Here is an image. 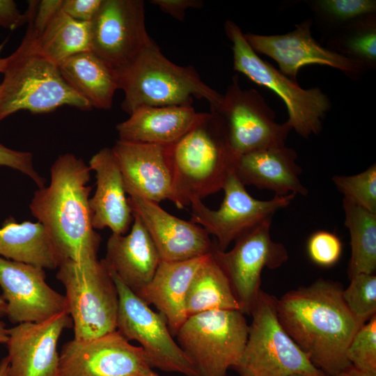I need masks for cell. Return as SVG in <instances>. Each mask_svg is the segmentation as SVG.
Masks as SVG:
<instances>
[{
    "mask_svg": "<svg viewBox=\"0 0 376 376\" xmlns=\"http://www.w3.org/2000/svg\"><path fill=\"white\" fill-rule=\"evenodd\" d=\"M150 2L180 21L184 20L187 9L199 8L203 5V2L198 0H152Z\"/></svg>",
    "mask_w": 376,
    "mask_h": 376,
    "instance_id": "cell-40",
    "label": "cell"
},
{
    "mask_svg": "<svg viewBox=\"0 0 376 376\" xmlns=\"http://www.w3.org/2000/svg\"><path fill=\"white\" fill-rule=\"evenodd\" d=\"M313 4L326 18L341 23H349L376 10L375 0H319Z\"/></svg>",
    "mask_w": 376,
    "mask_h": 376,
    "instance_id": "cell-35",
    "label": "cell"
},
{
    "mask_svg": "<svg viewBox=\"0 0 376 376\" xmlns=\"http://www.w3.org/2000/svg\"><path fill=\"white\" fill-rule=\"evenodd\" d=\"M343 208L345 225L350 236L349 279L358 274H374L376 270V214L344 197Z\"/></svg>",
    "mask_w": 376,
    "mask_h": 376,
    "instance_id": "cell-30",
    "label": "cell"
},
{
    "mask_svg": "<svg viewBox=\"0 0 376 376\" xmlns=\"http://www.w3.org/2000/svg\"><path fill=\"white\" fill-rule=\"evenodd\" d=\"M222 189L224 198L218 210H210L200 199L190 202V221L214 235L215 246L221 251H226L232 242L272 219L277 210L288 206L297 196L275 195L268 201L258 200L247 192L235 172L228 176Z\"/></svg>",
    "mask_w": 376,
    "mask_h": 376,
    "instance_id": "cell-13",
    "label": "cell"
},
{
    "mask_svg": "<svg viewBox=\"0 0 376 376\" xmlns=\"http://www.w3.org/2000/svg\"><path fill=\"white\" fill-rule=\"evenodd\" d=\"M311 19H306L285 34L244 36L255 52L273 58L280 71L294 81L299 69L308 65L329 66L350 77L361 75L367 69L362 62L320 45L311 35Z\"/></svg>",
    "mask_w": 376,
    "mask_h": 376,
    "instance_id": "cell-16",
    "label": "cell"
},
{
    "mask_svg": "<svg viewBox=\"0 0 376 376\" xmlns=\"http://www.w3.org/2000/svg\"><path fill=\"white\" fill-rule=\"evenodd\" d=\"M72 326L69 314L62 312L8 329L6 345L12 376H58L57 344L63 331Z\"/></svg>",
    "mask_w": 376,
    "mask_h": 376,
    "instance_id": "cell-19",
    "label": "cell"
},
{
    "mask_svg": "<svg viewBox=\"0 0 376 376\" xmlns=\"http://www.w3.org/2000/svg\"><path fill=\"white\" fill-rule=\"evenodd\" d=\"M271 224L269 219L247 232L228 251L214 244L212 254L226 274L244 314H251L258 301L263 269H276L288 259L285 246L272 240Z\"/></svg>",
    "mask_w": 376,
    "mask_h": 376,
    "instance_id": "cell-12",
    "label": "cell"
},
{
    "mask_svg": "<svg viewBox=\"0 0 376 376\" xmlns=\"http://www.w3.org/2000/svg\"><path fill=\"white\" fill-rule=\"evenodd\" d=\"M276 298L261 290L251 311L246 343L237 366L241 376H327L280 323Z\"/></svg>",
    "mask_w": 376,
    "mask_h": 376,
    "instance_id": "cell-7",
    "label": "cell"
},
{
    "mask_svg": "<svg viewBox=\"0 0 376 376\" xmlns=\"http://www.w3.org/2000/svg\"><path fill=\"white\" fill-rule=\"evenodd\" d=\"M58 269L74 339L90 340L116 331L118 291L103 260H64Z\"/></svg>",
    "mask_w": 376,
    "mask_h": 376,
    "instance_id": "cell-6",
    "label": "cell"
},
{
    "mask_svg": "<svg viewBox=\"0 0 376 376\" xmlns=\"http://www.w3.org/2000/svg\"><path fill=\"white\" fill-rule=\"evenodd\" d=\"M102 0H63L61 10L71 18L90 22L97 12Z\"/></svg>",
    "mask_w": 376,
    "mask_h": 376,
    "instance_id": "cell-38",
    "label": "cell"
},
{
    "mask_svg": "<svg viewBox=\"0 0 376 376\" xmlns=\"http://www.w3.org/2000/svg\"><path fill=\"white\" fill-rule=\"evenodd\" d=\"M90 171L82 159L61 155L51 167L49 186L38 188L30 203L31 214L47 229L63 260L97 258L101 238L92 224Z\"/></svg>",
    "mask_w": 376,
    "mask_h": 376,
    "instance_id": "cell-2",
    "label": "cell"
},
{
    "mask_svg": "<svg viewBox=\"0 0 376 376\" xmlns=\"http://www.w3.org/2000/svg\"><path fill=\"white\" fill-rule=\"evenodd\" d=\"M133 214L127 235L111 233L103 260L120 281L134 293L152 279L161 259L157 248L140 218Z\"/></svg>",
    "mask_w": 376,
    "mask_h": 376,
    "instance_id": "cell-22",
    "label": "cell"
},
{
    "mask_svg": "<svg viewBox=\"0 0 376 376\" xmlns=\"http://www.w3.org/2000/svg\"><path fill=\"white\" fill-rule=\"evenodd\" d=\"M0 287L12 323L41 322L67 312L65 295L48 285L41 267L0 256Z\"/></svg>",
    "mask_w": 376,
    "mask_h": 376,
    "instance_id": "cell-17",
    "label": "cell"
},
{
    "mask_svg": "<svg viewBox=\"0 0 376 376\" xmlns=\"http://www.w3.org/2000/svg\"><path fill=\"white\" fill-rule=\"evenodd\" d=\"M33 35L34 49L58 66L74 55L90 51V22L77 21L61 10L38 38Z\"/></svg>",
    "mask_w": 376,
    "mask_h": 376,
    "instance_id": "cell-29",
    "label": "cell"
},
{
    "mask_svg": "<svg viewBox=\"0 0 376 376\" xmlns=\"http://www.w3.org/2000/svg\"><path fill=\"white\" fill-rule=\"evenodd\" d=\"M58 376H159L139 346L117 331L90 340L66 342L59 354Z\"/></svg>",
    "mask_w": 376,
    "mask_h": 376,
    "instance_id": "cell-15",
    "label": "cell"
},
{
    "mask_svg": "<svg viewBox=\"0 0 376 376\" xmlns=\"http://www.w3.org/2000/svg\"><path fill=\"white\" fill-rule=\"evenodd\" d=\"M6 317V303L0 295V318Z\"/></svg>",
    "mask_w": 376,
    "mask_h": 376,
    "instance_id": "cell-44",
    "label": "cell"
},
{
    "mask_svg": "<svg viewBox=\"0 0 376 376\" xmlns=\"http://www.w3.org/2000/svg\"><path fill=\"white\" fill-rule=\"evenodd\" d=\"M0 166L10 167L29 177L38 187H45V180L35 170L29 152L12 150L0 143Z\"/></svg>",
    "mask_w": 376,
    "mask_h": 376,
    "instance_id": "cell-37",
    "label": "cell"
},
{
    "mask_svg": "<svg viewBox=\"0 0 376 376\" xmlns=\"http://www.w3.org/2000/svg\"><path fill=\"white\" fill-rule=\"evenodd\" d=\"M128 202L132 213L147 229L161 261H183L212 252L214 244L203 227L179 219L158 203L137 195H129Z\"/></svg>",
    "mask_w": 376,
    "mask_h": 376,
    "instance_id": "cell-20",
    "label": "cell"
},
{
    "mask_svg": "<svg viewBox=\"0 0 376 376\" xmlns=\"http://www.w3.org/2000/svg\"><path fill=\"white\" fill-rule=\"evenodd\" d=\"M224 29L232 42L234 70L277 94L286 105L287 123L299 135L308 138L318 134L322 120L331 107L329 98L318 87L302 88L296 81L260 58L233 21L227 20Z\"/></svg>",
    "mask_w": 376,
    "mask_h": 376,
    "instance_id": "cell-8",
    "label": "cell"
},
{
    "mask_svg": "<svg viewBox=\"0 0 376 376\" xmlns=\"http://www.w3.org/2000/svg\"><path fill=\"white\" fill-rule=\"evenodd\" d=\"M292 376H303V375H292Z\"/></svg>",
    "mask_w": 376,
    "mask_h": 376,
    "instance_id": "cell-46",
    "label": "cell"
},
{
    "mask_svg": "<svg viewBox=\"0 0 376 376\" xmlns=\"http://www.w3.org/2000/svg\"><path fill=\"white\" fill-rule=\"evenodd\" d=\"M347 358L355 368L376 376V315L354 334L347 349Z\"/></svg>",
    "mask_w": 376,
    "mask_h": 376,
    "instance_id": "cell-34",
    "label": "cell"
},
{
    "mask_svg": "<svg viewBox=\"0 0 376 376\" xmlns=\"http://www.w3.org/2000/svg\"><path fill=\"white\" fill-rule=\"evenodd\" d=\"M332 181L344 198L376 214V165L352 175H334Z\"/></svg>",
    "mask_w": 376,
    "mask_h": 376,
    "instance_id": "cell-33",
    "label": "cell"
},
{
    "mask_svg": "<svg viewBox=\"0 0 376 376\" xmlns=\"http://www.w3.org/2000/svg\"><path fill=\"white\" fill-rule=\"evenodd\" d=\"M126 193L155 203H178L174 187L171 145L118 140L111 148Z\"/></svg>",
    "mask_w": 376,
    "mask_h": 376,
    "instance_id": "cell-18",
    "label": "cell"
},
{
    "mask_svg": "<svg viewBox=\"0 0 376 376\" xmlns=\"http://www.w3.org/2000/svg\"><path fill=\"white\" fill-rule=\"evenodd\" d=\"M88 166L96 178V189L89 199L93 228H109L112 233L125 235L133 221V214L112 149L100 150L91 157Z\"/></svg>",
    "mask_w": 376,
    "mask_h": 376,
    "instance_id": "cell-21",
    "label": "cell"
},
{
    "mask_svg": "<svg viewBox=\"0 0 376 376\" xmlns=\"http://www.w3.org/2000/svg\"><path fill=\"white\" fill-rule=\"evenodd\" d=\"M0 256L50 269L58 268L63 261L42 223H17L13 218L7 219L0 228Z\"/></svg>",
    "mask_w": 376,
    "mask_h": 376,
    "instance_id": "cell-26",
    "label": "cell"
},
{
    "mask_svg": "<svg viewBox=\"0 0 376 376\" xmlns=\"http://www.w3.org/2000/svg\"><path fill=\"white\" fill-rule=\"evenodd\" d=\"M26 13H22L13 0H0V26L15 30L28 22Z\"/></svg>",
    "mask_w": 376,
    "mask_h": 376,
    "instance_id": "cell-39",
    "label": "cell"
},
{
    "mask_svg": "<svg viewBox=\"0 0 376 376\" xmlns=\"http://www.w3.org/2000/svg\"><path fill=\"white\" fill-rule=\"evenodd\" d=\"M214 310H239L228 279L211 252L198 269L186 297L187 316Z\"/></svg>",
    "mask_w": 376,
    "mask_h": 376,
    "instance_id": "cell-28",
    "label": "cell"
},
{
    "mask_svg": "<svg viewBox=\"0 0 376 376\" xmlns=\"http://www.w3.org/2000/svg\"><path fill=\"white\" fill-rule=\"evenodd\" d=\"M191 104L166 107L143 106L119 123V140L171 145L180 140L204 117Z\"/></svg>",
    "mask_w": 376,
    "mask_h": 376,
    "instance_id": "cell-24",
    "label": "cell"
},
{
    "mask_svg": "<svg viewBox=\"0 0 376 376\" xmlns=\"http://www.w3.org/2000/svg\"><path fill=\"white\" fill-rule=\"evenodd\" d=\"M336 376H375L368 373L363 372L352 365H350L344 370Z\"/></svg>",
    "mask_w": 376,
    "mask_h": 376,
    "instance_id": "cell-41",
    "label": "cell"
},
{
    "mask_svg": "<svg viewBox=\"0 0 376 376\" xmlns=\"http://www.w3.org/2000/svg\"><path fill=\"white\" fill-rule=\"evenodd\" d=\"M8 328L6 324L0 320V343L6 344L8 338Z\"/></svg>",
    "mask_w": 376,
    "mask_h": 376,
    "instance_id": "cell-43",
    "label": "cell"
},
{
    "mask_svg": "<svg viewBox=\"0 0 376 376\" xmlns=\"http://www.w3.org/2000/svg\"><path fill=\"white\" fill-rule=\"evenodd\" d=\"M142 0H102L90 22V51L117 75L152 40L145 24Z\"/></svg>",
    "mask_w": 376,
    "mask_h": 376,
    "instance_id": "cell-14",
    "label": "cell"
},
{
    "mask_svg": "<svg viewBox=\"0 0 376 376\" xmlns=\"http://www.w3.org/2000/svg\"><path fill=\"white\" fill-rule=\"evenodd\" d=\"M33 38L28 25L19 46L6 57L0 84V122L21 110L46 113L63 105L91 109L65 81L58 66L34 49Z\"/></svg>",
    "mask_w": 376,
    "mask_h": 376,
    "instance_id": "cell-4",
    "label": "cell"
},
{
    "mask_svg": "<svg viewBox=\"0 0 376 376\" xmlns=\"http://www.w3.org/2000/svg\"><path fill=\"white\" fill-rule=\"evenodd\" d=\"M108 269L118 295L116 331L128 341L139 343L151 368L185 376H198L189 359L173 338L164 316L152 311L111 269Z\"/></svg>",
    "mask_w": 376,
    "mask_h": 376,
    "instance_id": "cell-10",
    "label": "cell"
},
{
    "mask_svg": "<svg viewBox=\"0 0 376 376\" xmlns=\"http://www.w3.org/2000/svg\"><path fill=\"white\" fill-rule=\"evenodd\" d=\"M210 108L222 119L230 145L239 157L285 146L292 130L287 122L275 121L274 111L257 91L242 88L237 76L233 77L219 103Z\"/></svg>",
    "mask_w": 376,
    "mask_h": 376,
    "instance_id": "cell-11",
    "label": "cell"
},
{
    "mask_svg": "<svg viewBox=\"0 0 376 376\" xmlns=\"http://www.w3.org/2000/svg\"><path fill=\"white\" fill-rule=\"evenodd\" d=\"M70 87L91 106L110 109L116 90L119 89L116 72L91 51L68 58L59 66Z\"/></svg>",
    "mask_w": 376,
    "mask_h": 376,
    "instance_id": "cell-27",
    "label": "cell"
},
{
    "mask_svg": "<svg viewBox=\"0 0 376 376\" xmlns=\"http://www.w3.org/2000/svg\"><path fill=\"white\" fill-rule=\"evenodd\" d=\"M118 79L125 94L121 107L129 114L143 106L191 105L194 98L214 107L222 95L205 84L194 67L170 61L153 40Z\"/></svg>",
    "mask_w": 376,
    "mask_h": 376,
    "instance_id": "cell-5",
    "label": "cell"
},
{
    "mask_svg": "<svg viewBox=\"0 0 376 376\" xmlns=\"http://www.w3.org/2000/svg\"><path fill=\"white\" fill-rule=\"evenodd\" d=\"M342 290L338 283L319 279L276 299L280 323L327 376H336L351 365L347 349L362 325L345 305Z\"/></svg>",
    "mask_w": 376,
    "mask_h": 376,
    "instance_id": "cell-1",
    "label": "cell"
},
{
    "mask_svg": "<svg viewBox=\"0 0 376 376\" xmlns=\"http://www.w3.org/2000/svg\"><path fill=\"white\" fill-rule=\"evenodd\" d=\"M171 156L179 209L222 189L240 158L230 145L222 119L211 111L171 145Z\"/></svg>",
    "mask_w": 376,
    "mask_h": 376,
    "instance_id": "cell-3",
    "label": "cell"
},
{
    "mask_svg": "<svg viewBox=\"0 0 376 376\" xmlns=\"http://www.w3.org/2000/svg\"><path fill=\"white\" fill-rule=\"evenodd\" d=\"M0 376H12L7 356L2 358L0 361Z\"/></svg>",
    "mask_w": 376,
    "mask_h": 376,
    "instance_id": "cell-42",
    "label": "cell"
},
{
    "mask_svg": "<svg viewBox=\"0 0 376 376\" xmlns=\"http://www.w3.org/2000/svg\"><path fill=\"white\" fill-rule=\"evenodd\" d=\"M5 43H6V41H4L3 43L0 45V53L3 48ZM6 58L0 57V73H3V71L6 66ZM0 88H1V85H0Z\"/></svg>",
    "mask_w": 376,
    "mask_h": 376,
    "instance_id": "cell-45",
    "label": "cell"
},
{
    "mask_svg": "<svg viewBox=\"0 0 376 376\" xmlns=\"http://www.w3.org/2000/svg\"><path fill=\"white\" fill-rule=\"evenodd\" d=\"M307 252L311 260L322 267L335 265L342 253V243L332 233L318 230L308 240Z\"/></svg>",
    "mask_w": 376,
    "mask_h": 376,
    "instance_id": "cell-36",
    "label": "cell"
},
{
    "mask_svg": "<svg viewBox=\"0 0 376 376\" xmlns=\"http://www.w3.org/2000/svg\"><path fill=\"white\" fill-rule=\"evenodd\" d=\"M248 334L240 311L214 310L189 316L175 335L198 376H226L239 363Z\"/></svg>",
    "mask_w": 376,
    "mask_h": 376,
    "instance_id": "cell-9",
    "label": "cell"
},
{
    "mask_svg": "<svg viewBox=\"0 0 376 376\" xmlns=\"http://www.w3.org/2000/svg\"><path fill=\"white\" fill-rule=\"evenodd\" d=\"M339 42L340 54L362 62L367 68L376 61V24L374 14L347 24Z\"/></svg>",
    "mask_w": 376,
    "mask_h": 376,
    "instance_id": "cell-31",
    "label": "cell"
},
{
    "mask_svg": "<svg viewBox=\"0 0 376 376\" xmlns=\"http://www.w3.org/2000/svg\"><path fill=\"white\" fill-rule=\"evenodd\" d=\"M210 253L183 261H161L150 281L135 293L148 305L157 308L172 335L176 334L188 318L186 297L189 285Z\"/></svg>",
    "mask_w": 376,
    "mask_h": 376,
    "instance_id": "cell-23",
    "label": "cell"
},
{
    "mask_svg": "<svg viewBox=\"0 0 376 376\" xmlns=\"http://www.w3.org/2000/svg\"><path fill=\"white\" fill-rule=\"evenodd\" d=\"M297 159L296 151L286 146L258 150L240 157L235 174L244 186L268 189L276 196H306Z\"/></svg>",
    "mask_w": 376,
    "mask_h": 376,
    "instance_id": "cell-25",
    "label": "cell"
},
{
    "mask_svg": "<svg viewBox=\"0 0 376 376\" xmlns=\"http://www.w3.org/2000/svg\"><path fill=\"white\" fill-rule=\"evenodd\" d=\"M342 290V297L354 318L363 324L376 313V276L374 274H358Z\"/></svg>",
    "mask_w": 376,
    "mask_h": 376,
    "instance_id": "cell-32",
    "label": "cell"
}]
</instances>
